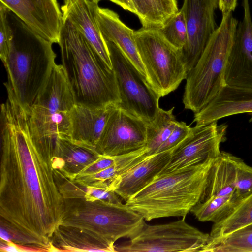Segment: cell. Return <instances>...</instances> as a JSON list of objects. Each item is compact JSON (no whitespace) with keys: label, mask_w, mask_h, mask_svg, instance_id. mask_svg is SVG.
<instances>
[{"label":"cell","mask_w":252,"mask_h":252,"mask_svg":"<svg viewBox=\"0 0 252 252\" xmlns=\"http://www.w3.org/2000/svg\"><path fill=\"white\" fill-rule=\"evenodd\" d=\"M75 104L62 65L56 64L29 111V127L36 144L54 148L59 137L68 138L70 112Z\"/></svg>","instance_id":"7"},{"label":"cell","mask_w":252,"mask_h":252,"mask_svg":"<svg viewBox=\"0 0 252 252\" xmlns=\"http://www.w3.org/2000/svg\"><path fill=\"white\" fill-rule=\"evenodd\" d=\"M98 7V3L96 2L78 0L69 7L61 9L63 18L72 22L101 59L112 69L109 51L96 19Z\"/></svg>","instance_id":"19"},{"label":"cell","mask_w":252,"mask_h":252,"mask_svg":"<svg viewBox=\"0 0 252 252\" xmlns=\"http://www.w3.org/2000/svg\"><path fill=\"white\" fill-rule=\"evenodd\" d=\"M174 107L168 110L159 108L155 119L147 124L148 155L157 153L173 131L177 121L173 114Z\"/></svg>","instance_id":"28"},{"label":"cell","mask_w":252,"mask_h":252,"mask_svg":"<svg viewBox=\"0 0 252 252\" xmlns=\"http://www.w3.org/2000/svg\"><path fill=\"white\" fill-rule=\"evenodd\" d=\"M96 19L103 38L117 45L146 78L134 39V31L123 23L117 13L108 8L98 7L96 12Z\"/></svg>","instance_id":"20"},{"label":"cell","mask_w":252,"mask_h":252,"mask_svg":"<svg viewBox=\"0 0 252 252\" xmlns=\"http://www.w3.org/2000/svg\"><path fill=\"white\" fill-rule=\"evenodd\" d=\"M104 40L119 91L120 102L117 104L118 107L147 124L152 122L160 108L159 100L161 97L118 46L111 41Z\"/></svg>","instance_id":"10"},{"label":"cell","mask_w":252,"mask_h":252,"mask_svg":"<svg viewBox=\"0 0 252 252\" xmlns=\"http://www.w3.org/2000/svg\"><path fill=\"white\" fill-rule=\"evenodd\" d=\"M210 239L209 234L189 225L183 217L165 224L146 223L135 236L114 248L120 252H202Z\"/></svg>","instance_id":"9"},{"label":"cell","mask_w":252,"mask_h":252,"mask_svg":"<svg viewBox=\"0 0 252 252\" xmlns=\"http://www.w3.org/2000/svg\"><path fill=\"white\" fill-rule=\"evenodd\" d=\"M219 8L222 14L233 12L237 5V0H218Z\"/></svg>","instance_id":"37"},{"label":"cell","mask_w":252,"mask_h":252,"mask_svg":"<svg viewBox=\"0 0 252 252\" xmlns=\"http://www.w3.org/2000/svg\"><path fill=\"white\" fill-rule=\"evenodd\" d=\"M215 159L158 175L126 204L145 220L185 217L201 200Z\"/></svg>","instance_id":"4"},{"label":"cell","mask_w":252,"mask_h":252,"mask_svg":"<svg viewBox=\"0 0 252 252\" xmlns=\"http://www.w3.org/2000/svg\"><path fill=\"white\" fill-rule=\"evenodd\" d=\"M143 28L158 29L178 10L177 0H132Z\"/></svg>","instance_id":"24"},{"label":"cell","mask_w":252,"mask_h":252,"mask_svg":"<svg viewBox=\"0 0 252 252\" xmlns=\"http://www.w3.org/2000/svg\"><path fill=\"white\" fill-rule=\"evenodd\" d=\"M218 8V0H183L181 9L185 18L187 37L182 51L188 72L195 65L218 28L215 19Z\"/></svg>","instance_id":"13"},{"label":"cell","mask_w":252,"mask_h":252,"mask_svg":"<svg viewBox=\"0 0 252 252\" xmlns=\"http://www.w3.org/2000/svg\"><path fill=\"white\" fill-rule=\"evenodd\" d=\"M118 159V156H101L98 159L83 170L76 177L92 174L104 170L115 164Z\"/></svg>","instance_id":"35"},{"label":"cell","mask_w":252,"mask_h":252,"mask_svg":"<svg viewBox=\"0 0 252 252\" xmlns=\"http://www.w3.org/2000/svg\"><path fill=\"white\" fill-rule=\"evenodd\" d=\"M238 24L232 12L222 14L195 65L187 74L183 102L196 113L207 106L225 85L224 71Z\"/></svg>","instance_id":"5"},{"label":"cell","mask_w":252,"mask_h":252,"mask_svg":"<svg viewBox=\"0 0 252 252\" xmlns=\"http://www.w3.org/2000/svg\"><path fill=\"white\" fill-rule=\"evenodd\" d=\"M6 92L0 107V217L52 252L64 204L52 166L54 149L33 142L29 112L11 90Z\"/></svg>","instance_id":"1"},{"label":"cell","mask_w":252,"mask_h":252,"mask_svg":"<svg viewBox=\"0 0 252 252\" xmlns=\"http://www.w3.org/2000/svg\"><path fill=\"white\" fill-rule=\"evenodd\" d=\"M58 44L62 65L75 104L100 108L120 102L115 75L81 32L66 18Z\"/></svg>","instance_id":"2"},{"label":"cell","mask_w":252,"mask_h":252,"mask_svg":"<svg viewBox=\"0 0 252 252\" xmlns=\"http://www.w3.org/2000/svg\"><path fill=\"white\" fill-rule=\"evenodd\" d=\"M191 127L184 122L177 121L175 126L167 139L161 145L157 153L173 149L189 133Z\"/></svg>","instance_id":"34"},{"label":"cell","mask_w":252,"mask_h":252,"mask_svg":"<svg viewBox=\"0 0 252 252\" xmlns=\"http://www.w3.org/2000/svg\"><path fill=\"white\" fill-rule=\"evenodd\" d=\"M50 242L53 252H116L93 233L71 225H59Z\"/></svg>","instance_id":"22"},{"label":"cell","mask_w":252,"mask_h":252,"mask_svg":"<svg viewBox=\"0 0 252 252\" xmlns=\"http://www.w3.org/2000/svg\"><path fill=\"white\" fill-rule=\"evenodd\" d=\"M0 238L1 240L6 242L21 245H36L48 249L38 240L1 217H0Z\"/></svg>","instance_id":"31"},{"label":"cell","mask_w":252,"mask_h":252,"mask_svg":"<svg viewBox=\"0 0 252 252\" xmlns=\"http://www.w3.org/2000/svg\"><path fill=\"white\" fill-rule=\"evenodd\" d=\"M54 173L58 189L64 199H100L115 203H122V199L113 191L79 183L65 177L55 169Z\"/></svg>","instance_id":"25"},{"label":"cell","mask_w":252,"mask_h":252,"mask_svg":"<svg viewBox=\"0 0 252 252\" xmlns=\"http://www.w3.org/2000/svg\"><path fill=\"white\" fill-rule=\"evenodd\" d=\"M147 123L118 107L111 111L95 146L104 156L130 153L146 146Z\"/></svg>","instance_id":"12"},{"label":"cell","mask_w":252,"mask_h":252,"mask_svg":"<svg viewBox=\"0 0 252 252\" xmlns=\"http://www.w3.org/2000/svg\"><path fill=\"white\" fill-rule=\"evenodd\" d=\"M227 125L217 121L191 127L189 135L172 149L170 160L158 174L216 159L221 154L220 144L226 139Z\"/></svg>","instance_id":"11"},{"label":"cell","mask_w":252,"mask_h":252,"mask_svg":"<svg viewBox=\"0 0 252 252\" xmlns=\"http://www.w3.org/2000/svg\"><path fill=\"white\" fill-rule=\"evenodd\" d=\"M242 113L252 115V89L225 85L207 106L195 113L193 122L206 125Z\"/></svg>","instance_id":"18"},{"label":"cell","mask_w":252,"mask_h":252,"mask_svg":"<svg viewBox=\"0 0 252 252\" xmlns=\"http://www.w3.org/2000/svg\"><path fill=\"white\" fill-rule=\"evenodd\" d=\"M134 37L150 86L160 97L175 90L188 73L182 50L158 29L142 27L134 31Z\"/></svg>","instance_id":"8"},{"label":"cell","mask_w":252,"mask_h":252,"mask_svg":"<svg viewBox=\"0 0 252 252\" xmlns=\"http://www.w3.org/2000/svg\"><path fill=\"white\" fill-rule=\"evenodd\" d=\"M8 12L9 9L0 3V57L2 63L8 55L14 37Z\"/></svg>","instance_id":"33"},{"label":"cell","mask_w":252,"mask_h":252,"mask_svg":"<svg viewBox=\"0 0 252 252\" xmlns=\"http://www.w3.org/2000/svg\"><path fill=\"white\" fill-rule=\"evenodd\" d=\"M0 252H49L47 248L36 245H21L12 242L0 241Z\"/></svg>","instance_id":"36"},{"label":"cell","mask_w":252,"mask_h":252,"mask_svg":"<svg viewBox=\"0 0 252 252\" xmlns=\"http://www.w3.org/2000/svg\"><path fill=\"white\" fill-rule=\"evenodd\" d=\"M119 5L125 10L128 11L134 14L136 10L133 6L132 0H108Z\"/></svg>","instance_id":"38"},{"label":"cell","mask_w":252,"mask_h":252,"mask_svg":"<svg viewBox=\"0 0 252 252\" xmlns=\"http://www.w3.org/2000/svg\"><path fill=\"white\" fill-rule=\"evenodd\" d=\"M244 15L238 24L224 71L225 85L252 89V22L249 0H243Z\"/></svg>","instance_id":"15"},{"label":"cell","mask_w":252,"mask_h":252,"mask_svg":"<svg viewBox=\"0 0 252 252\" xmlns=\"http://www.w3.org/2000/svg\"><path fill=\"white\" fill-rule=\"evenodd\" d=\"M30 29L52 43H59L63 18L57 0H0Z\"/></svg>","instance_id":"14"},{"label":"cell","mask_w":252,"mask_h":252,"mask_svg":"<svg viewBox=\"0 0 252 252\" xmlns=\"http://www.w3.org/2000/svg\"><path fill=\"white\" fill-rule=\"evenodd\" d=\"M235 193L241 200L252 193V167L236 157Z\"/></svg>","instance_id":"32"},{"label":"cell","mask_w":252,"mask_h":252,"mask_svg":"<svg viewBox=\"0 0 252 252\" xmlns=\"http://www.w3.org/2000/svg\"><path fill=\"white\" fill-rule=\"evenodd\" d=\"M145 220L126 203L72 198L64 199L60 224L87 230L114 247L118 239L137 234L146 224Z\"/></svg>","instance_id":"6"},{"label":"cell","mask_w":252,"mask_h":252,"mask_svg":"<svg viewBox=\"0 0 252 252\" xmlns=\"http://www.w3.org/2000/svg\"><path fill=\"white\" fill-rule=\"evenodd\" d=\"M102 155L80 146L66 137L57 138L52 159L53 169L72 180Z\"/></svg>","instance_id":"21"},{"label":"cell","mask_w":252,"mask_h":252,"mask_svg":"<svg viewBox=\"0 0 252 252\" xmlns=\"http://www.w3.org/2000/svg\"><path fill=\"white\" fill-rule=\"evenodd\" d=\"M64 4L62 8H67L78 0H63Z\"/></svg>","instance_id":"39"},{"label":"cell","mask_w":252,"mask_h":252,"mask_svg":"<svg viewBox=\"0 0 252 252\" xmlns=\"http://www.w3.org/2000/svg\"><path fill=\"white\" fill-rule=\"evenodd\" d=\"M8 17L14 37L3 63L8 79L4 83L29 111L56 64V55L53 43L34 32L9 10Z\"/></svg>","instance_id":"3"},{"label":"cell","mask_w":252,"mask_h":252,"mask_svg":"<svg viewBox=\"0 0 252 252\" xmlns=\"http://www.w3.org/2000/svg\"><path fill=\"white\" fill-rule=\"evenodd\" d=\"M203 252H252V223L211 240Z\"/></svg>","instance_id":"29"},{"label":"cell","mask_w":252,"mask_h":252,"mask_svg":"<svg viewBox=\"0 0 252 252\" xmlns=\"http://www.w3.org/2000/svg\"><path fill=\"white\" fill-rule=\"evenodd\" d=\"M172 149L146 156L130 169L114 178L109 188L125 201L150 184L169 162Z\"/></svg>","instance_id":"16"},{"label":"cell","mask_w":252,"mask_h":252,"mask_svg":"<svg viewBox=\"0 0 252 252\" xmlns=\"http://www.w3.org/2000/svg\"><path fill=\"white\" fill-rule=\"evenodd\" d=\"M235 158L236 156L221 151L210 168L206 186L200 201L212 197L228 196L235 192Z\"/></svg>","instance_id":"23"},{"label":"cell","mask_w":252,"mask_h":252,"mask_svg":"<svg viewBox=\"0 0 252 252\" xmlns=\"http://www.w3.org/2000/svg\"><path fill=\"white\" fill-rule=\"evenodd\" d=\"M158 30L171 45L182 50L186 42L187 32L185 18L181 9Z\"/></svg>","instance_id":"30"},{"label":"cell","mask_w":252,"mask_h":252,"mask_svg":"<svg viewBox=\"0 0 252 252\" xmlns=\"http://www.w3.org/2000/svg\"><path fill=\"white\" fill-rule=\"evenodd\" d=\"M89 0L93 1H94V2H96L97 3H98L100 1L102 0Z\"/></svg>","instance_id":"40"},{"label":"cell","mask_w":252,"mask_h":252,"mask_svg":"<svg viewBox=\"0 0 252 252\" xmlns=\"http://www.w3.org/2000/svg\"><path fill=\"white\" fill-rule=\"evenodd\" d=\"M116 104L92 108L75 104L70 112V130L67 138L80 146L95 150L110 113Z\"/></svg>","instance_id":"17"},{"label":"cell","mask_w":252,"mask_h":252,"mask_svg":"<svg viewBox=\"0 0 252 252\" xmlns=\"http://www.w3.org/2000/svg\"><path fill=\"white\" fill-rule=\"evenodd\" d=\"M252 223V193L242 199L225 218L213 223L209 234L211 240L220 238Z\"/></svg>","instance_id":"27"},{"label":"cell","mask_w":252,"mask_h":252,"mask_svg":"<svg viewBox=\"0 0 252 252\" xmlns=\"http://www.w3.org/2000/svg\"><path fill=\"white\" fill-rule=\"evenodd\" d=\"M236 193L222 197H212L199 201L191 210L200 221L218 222L228 215L240 202Z\"/></svg>","instance_id":"26"}]
</instances>
